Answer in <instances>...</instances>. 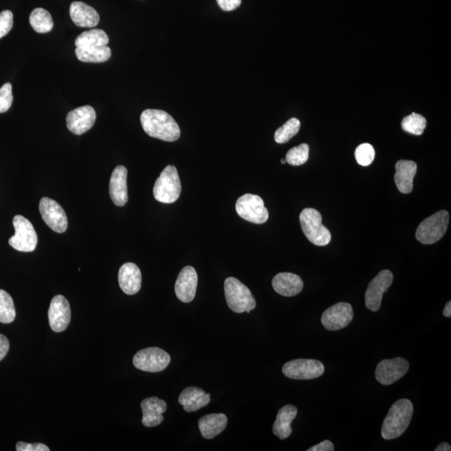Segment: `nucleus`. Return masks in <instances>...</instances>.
Returning a JSON list of instances; mask_svg holds the SVG:
<instances>
[{
    "label": "nucleus",
    "mask_w": 451,
    "mask_h": 451,
    "mask_svg": "<svg viewBox=\"0 0 451 451\" xmlns=\"http://www.w3.org/2000/svg\"><path fill=\"white\" fill-rule=\"evenodd\" d=\"M141 123L144 132L148 136L173 142L181 136L179 125L169 113L164 110L148 109L141 115Z\"/></svg>",
    "instance_id": "1"
},
{
    "label": "nucleus",
    "mask_w": 451,
    "mask_h": 451,
    "mask_svg": "<svg viewBox=\"0 0 451 451\" xmlns=\"http://www.w3.org/2000/svg\"><path fill=\"white\" fill-rule=\"evenodd\" d=\"M413 406L406 399L395 402L386 416L383 422L381 435L384 440H390L401 436L411 424Z\"/></svg>",
    "instance_id": "2"
},
{
    "label": "nucleus",
    "mask_w": 451,
    "mask_h": 451,
    "mask_svg": "<svg viewBox=\"0 0 451 451\" xmlns=\"http://www.w3.org/2000/svg\"><path fill=\"white\" fill-rule=\"evenodd\" d=\"M227 305L234 313H250L256 308V300L249 288L235 278H227L224 282Z\"/></svg>",
    "instance_id": "3"
},
{
    "label": "nucleus",
    "mask_w": 451,
    "mask_h": 451,
    "mask_svg": "<svg viewBox=\"0 0 451 451\" xmlns=\"http://www.w3.org/2000/svg\"><path fill=\"white\" fill-rule=\"evenodd\" d=\"M300 224L307 239L316 246H326L331 241L330 232L322 224V216L314 208H305L301 212Z\"/></svg>",
    "instance_id": "4"
},
{
    "label": "nucleus",
    "mask_w": 451,
    "mask_h": 451,
    "mask_svg": "<svg viewBox=\"0 0 451 451\" xmlns=\"http://www.w3.org/2000/svg\"><path fill=\"white\" fill-rule=\"evenodd\" d=\"M181 192V185L178 170L174 166H167L156 179L153 188L155 199L161 203H173L179 198Z\"/></svg>",
    "instance_id": "5"
},
{
    "label": "nucleus",
    "mask_w": 451,
    "mask_h": 451,
    "mask_svg": "<svg viewBox=\"0 0 451 451\" xmlns=\"http://www.w3.org/2000/svg\"><path fill=\"white\" fill-rule=\"evenodd\" d=\"M449 217L448 212L440 211L426 218L418 227L416 239L426 245L437 243L443 238L447 231Z\"/></svg>",
    "instance_id": "6"
},
{
    "label": "nucleus",
    "mask_w": 451,
    "mask_h": 451,
    "mask_svg": "<svg viewBox=\"0 0 451 451\" xmlns=\"http://www.w3.org/2000/svg\"><path fill=\"white\" fill-rule=\"evenodd\" d=\"M13 225L16 234L9 239V245L20 252H33L38 244V236L32 223L25 217L17 215L13 217Z\"/></svg>",
    "instance_id": "7"
},
{
    "label": "nucleus",
    "mask_w": 451,
    "mask_h": 451,
    "mask_svg": "<svg viewBox=\"0 0 451 451\" xmlns=\"http://www.w3.org/2000/svg\"><path fill=\"white\" fill-rule=\"evenodd\" d=\"M236 211L243 219L254 224H263L269 217L263 200L258 195L245 194L239 198L236 203Z\"/></svg>",
    "instance_id": "8"
},
{
    "label": "nucleus",
    "mask_w": 451,
    "mask_h": 451,
    "mask_svg": "<svg viewBox=\"0 0 451 451\" xmlns=\"http://www.w3.org/2000/svg\"><path fill=\"white\" fill-rule=\"evenodd\" d=\"M171 357L160 348H144L137 353L133 358V365L137 369L150 373H158L167 368Z\"/></svg>",
    "instance_id": "9"
},
{
    "label": "nucleus",
    "mask_w": 451,
    "mask_h": 451,
    "mask_svg": "<svg viewBox=\"0 0 451 451\" xmlns=\"http://www.w3.org/2000/svg\"><path fill=\"white\" fill-rule=\"evenodd\" d=\"M282 373L292 379H314L323 375L324 365L323 362L316 360H295L286 362L283 366Z\"/></svg>",
    "instance_id": "10"
},
{
    "label": "nucleus",
    "mask_w": 451,
    "mask_h": 451,
    "mask_svg": "<svg viewBox=\"0 0 451 451\" xmlns=\"http://www.w3.org/2000/svg\"><path fill=\"white\" fill-rule=\"evenodd\" d=\"M39 210L42 219L51 229L57 234H63L67 230L68 218L66 212L54 200L43 198L40 200Z\"/></svg>",
    "instance_id": "11"
},
{
    "label": "nucleus",
    "mask_w": 451,
    "mask_h": 451,
    "mask_svg": "<svg viewBox=\"0 0 451 451\" xmlns=\"http://www.w3.org/2000/svg\"><path fill=\"white\" fill-rule=\"evenodd\" d=\"M410 369V364L404 358L384 360L379 362L375 370V378L382 385H392L401 379Z\"/></svg>",
    "instance_id": "12"
},
{
    "label": "nucleus",
    "mask_w": 451,
    "mask_h": 451,
    "mask_svg": "<svg viewBox=\"0 0 451 451\" xmlns=\"http://www.w3.org/2000/svg\"><path fill=\"white\" fill-rule=\"evenodd\" d=\"M393 273L389 270L379 273L373 280L370 282L365 292L366 308L377 312L382 304L383 295L393 282Z\"/></svg>",
    "instance_id": "13"
},
{
    "label": "nucleus",
    "mask_w": 451,
    "mask_h": 451,
    "mask_svg": "<svg viewBox=\"0 0 451 451\" xmlns=\"http://www.w3.org/2000/svg\"><path fill=\"white\" fill-rule=\"evenodd\" d=\"M353 319L352 306L348 303H338L324 311L321 322L330 331H337L347 327Z\"/></svg>",
    "instance_id": "14"
},
{
    "label": "nucleus",
    "mask_w": 451,
    "mask_h": 451,
    "mask_svg": "<svg viewBox=\"0 0 451 451\" xmlns=\"http://www.w3.org/2000/svg\"><path fill=\"white\" fill-rule=\"evenodd\" d=\"M49 323L54 332L62 333L66 330L72 319V310L68 300L62 295L53 297L50 305Z\"/></svg>",
    "instance_id": "15"
},
{
    "label": "nucleus",
    "mask_w": 451,
    "mask_h": 451,
    "mask_svg": "<svg viewBox=\"0 0 451 451\" xmlns=\"http://www.w3.org/2000/svg\"><path fill=\"white\" fill-rule=\"evenodd\" d=\"M96 120V114L94 108L91 105H85L69 113L67 125L69 131L77 136H81L92 128Z\"/></svg>",
    "instance_id": "16"
},
{
    "label": "nucleus",
    "mask_w": 451,
    "mask_h": 451,
    "mask_svg": "<svg viewBox=\"0 0 451 451\" xmlns=\"http://www.w3.org/2000/svg\"><path fill=\"white\" fill-rule=\"evenodd\" d=\"M198 273L190 266L185 267L179 273L175 285L176 295L183 303H190L196 296Z\"/></svg>",
    "instance_id": "17"
},
{
    "label": "nucleus",
    "mask_w": 451,
    "mask_h": 451,
    "mask_svg": "<svg viewBox=\"0 0 451 451\" xmlns=\"http://www.w3.org/2000/svg\"><path fill=\"white\" fill-rule=\"evenodd\" d=\"M127 169L116 166L110 181V196L115 205L123 207L128 202Z\"/></svg>",
    "instance_id": "18"
},
{
    "label": "nucleus",
    "mask_w": 451,
    "mask_h": 451,
    "mask_svg": "<svg viewBox=\"0 0 451 451\" xmlns=\"http://www.w3.org/2000/svg\"><path fill=\"white\" fill-rule=\"evenodd\" d=\"M118 282L125 295H137L142 287L141 270L133 263H125L120 268Z\"/></svg>",
    "instance_id": "19"
},
{
    "label": "nucleus",
    "mask_w": 451,
    "mask_h": 451,
    "mask_svg": "<svg viewBox=\"0 0 451 451\" xmlns=\"http://www.w3.org/2000/svg\"><path fill=\"white\" fill-rule=\"evenodd\" d=\"M143 413L142 424L146 427H155L164 421V413L166 411V403L157 397L144 399L142 402Z\"/></svg>",
    "instance_id": "20"
},
{
    "label": "nucleus",
    "mask_w": 451,
    "mask_h": 451,
    "mask_svg": "<svg viewBox=\"0 0 451 451\" xmlns=\"http://www.w3.org/2000/svg\"><path fill=\"white\" fill-rule=\"evenodd\" d=\"M273 290L278 295L285 297H295L299 295L304 288V282L297 274L281 273L277 274L272 281Z\"/></svg>",
    "instance_id": "21"
},
{
    "label": "nucleus",
    "mask_w": 451,
    "mask_h": 451,
    "mask_svg": "<svg viewBox=\"0 0 451 451\" xmlns=\"http://www.w3.org/2000/svg\"><path fill=\"white\" fill-rule=\"evenodd\" d=\"M69 15L79 27L93 28L100 22V16L96 9L83 2H73L69 7Z\"/></svg>",
    "instance_id": "22"
},
{
    "label": "nucleus",
    "mask_w": 451,
    "mask_h": 451,
    "mask_svg": "<svg viewBox=\"0 0 451 451\" xmlns=\"http://www.w3.org/2000/svg\"><path fill=\"white\" fill-rule=\"evenodd\" d=\"M396 173L394 175L395 184L403 194H410L413 190V181L417 171V164L415 161L401 160L395 166Z\"/></svg>",
    "instance_id": "23"
},
{
    "label": "nucleus",
    "mask_w": 451,
    "mask_h": 451,
    "mask_svg": "<svg viewBox=\"0 0 451 451\" xmlns=\"http://www.w3.org/2000/svg\"><path fill=\"white\" fill-rule=\"evenodd\" d=\"M178 401L183 406L185 411L195 412L210 403L211 395L206 394L202 389L188 387L181 393Z\"/></svg>",
    "instance_id": "24"
},
{
    "label": "nucleus",
    "mask_w": 451,
    "mask_h": 451,
    "mask_svg": "<svg viewBox=\"0 0 451 451\" xmlns=\"http://www.w3.org/2000/svg\"><path fill=\"white\" fill-rule=\"evenodd\" d=\"M297 409L292 404L283 406L277 415L276 421L273 426V434L280 440L288 438L292 434V422L297 416Z\"/></svg>",
    "instance_id": "25"
},
{
    "label": "nucleus",
    "mask_w": 451,
    "mask_h": 451,
    "mask_svg": "<svg viewBox=\"0 0 451 451\" xmlns=\"http://www.w3.org/2000/svg\"><path fill=\"white\" fill-rule=\"evenodd\" d=\"M227 418L224 413H210L198 421L199 430L203 438L213 439L226 429Z\"/></svg>",
    "instance_id": "26"
},
{
    "label": "nucleus",
    "mask_w": 451,
    "mask_h": 451,
    "mask_svg": "<svg viewBox=\"0 0 451 451\" xmlns=\"http://www.w3.org/2000/svg\"><path fill=\"white\" fill-rule=\"evenodd\" d=\"M76 55L79 60L86 63H102L110 59V48L107 45L90 46V47H78Z\"/></svg>",
    "instance_id": "27"
},
{
    "label": "nucleus",
    "mask_w": 451,
    "mask_h": 451,
    "mask_svg": "<svg viewBox=\"0 0 451 451\" xmlns=\"http://www.w3.org/2000/svg\"><path fill=\"white\" fill-rule=\"evenodd\" d=\"M109 43V37L102 30L95 29L86 32L79 35L76 40V46L78 47H90V46H104Z\"/></svg>",
    "instance_id": "28"
},
{
    "label": "nucleus",
    "mask_w": 451,
    "mask_h": 451,
    "mask_svg": "<svg viewBox=\"0 0 451 451\" xmlns=\"http://www.w3.org/2000/svg\"><path fill=\"white\" fill-rule=\"evenodd\" d=\"M30 23L37 33L45 34L52 30L54 22L50 13L45 8L34 9L30 13Z\"/></svg>",
    "instance_id": "29"
},
{
    "label": "nucleus",
    "mask_w": 451,
    "mask_h": 451,
    "mask_svg": "<svg viewBox=\"0 0 451 451\" xmlns=\"http://www.w3.org/2000/svg\"><path fill=\"white\" fill-rule=\"evenodd\" d=\"M16 311L12 297L0 290V323L11 324L15 320Z\"/></svg>",
    "instance_id": "30"
},
{
    "label": "nucleus",
    "mask_w": 451,
    "mask_h": 451,
    "mask_svg": "<svg viewBox=\"0 0 451 451\" xmlns=\"http://www.w3.org/2000/svg\"><path fill=\"white\" fill-rule=\"evenodd\" d=\"M427 122L424 116L412 113L404 118L401 122V127L404 132L421 136L424 133Z\"/></svg>",
    "instance_id": "31"
},
{
    "label": "nucleus",
    "mask_w": 451,
    "mask_h": 451,
    "mask_svg": "<svg viewBox=\"0 0 451 451\" xmlns=\"http://www.w3.org/2000/svg\"><path fill=\"white\" fill-rule=\"evenodd\" d=\"M301 127L299 120L292 118L278 128L274 135V139L278 144H285L299 133Z\"/></svg>",
    "instance_id": "32"
},
{
    "label": "nucleus",
    "mask_w": 451,
    "mask_h": 451,
    "mask_svg": "<svg viewBox=\"0 0 451 451\" xmlns=\"http://www.w3.org/2000/svg\"><path fill=\"white\" fill-rule=\"evenodd\" d=\"M309 147L304 143L288 151L285 160L288 164L297 166L305 164L309 160Z\"/></svg>",
    "instance_id": "33"
},
{
    "label": "nucleus",
    "mask_w": 451,
    "mask_h": 451,
    "mask_svg": "<svg viewBox=\"0 0 451 451\" xmlns=\"http://www.w3.org/2000/svg\"><path fill=\"white\" fill-rule=\"evenodd\" d=\"M355 155L358 164L362 166H368L375 160V148L369 143L361 144L356 148Z\"/></svg>",
    "instance_id": "34"
},
{
    "label": "nucleus",
    "mask_w": 451,
    "mask_h": 451,
    "mask_svg": "<svg viewBox=\"0 0 451 451\" xmlns=\"http://www.w3.org/2000/svg\"><path fill=\"white\" fill-rule=\"evenodd\" d=\"M12 86L11 83L4 84L0 88V113H6L13 103Z\"/></svg>",
    "instance_id": "35"
},
{
    "label": "nucleus",
    "mask_w": 451,
    "mask_h": 451,
    "mask_svg": "<svg viewBox=\"0 0 451 451\" xmlns=\"http://www.w3.org/2000/svg\"><path fill=\"white\" fill-rule=\"evenodd\" d=\"M13 24V13L9 11H4L0 13V39L8 34L12 30Z\"/></svg>",
    "instance_id": "36"
},
{
    "label": "nucleus",
    "mask_w": 451,
    "mask_h": 451,
    "mask_svg": "<svg viewBox=\"0 0 451 451\" xmlns=\"http://www.w3.org/2000/svg\"><path fill=\"white\" fill-rule=\"evenodd\" d=\"M17 451H50L47 445L40 443L28 444L25 443H18L16 445Z\"/></svg>",
    "instance_id": "37"
},
{
    "label": "nucleus",
    "mask_w": 451,
    "mask_h": 451,
    "mask_svg": "<svg viewBox=\"0 0 451 451\" xmlns=\"http://www.w3.org/2000/svg\"><path fill=\"white\" fill-rule=\"evenodd\" d=\"M218 6L223 11H234L241 4V0H217Z\"/></svg>",
    "instance_id": "38"
},
{
    "label": "nucleus",
    "mask_w": 451,
    "mask_h": 451,
    "mask_svg": "<svg viewBox=\"0 0 451 451\" xmlns=\"http://www.w3.org/2000/svg\"><path fill=\"white\" fill-rule=\"evenodd\" d=\"M9 350V341L8 339L0 334V361L4 359V357L7 355Z\"/></svg>",
    "instance_id": "39"
},
{
    "label": "nucleus",
    "mask_w": 451,
    "mask_h": 451,
    "mask_svg": "<svg viewBox=\"0 0 451 451\" xmlns=\"http://www.w3.org/2000/svg\"><path fill=\"white\" fill-rule=\"evenodd\" d=\"M334 445L330 440H324L317 445L313 446L308 451H333Z\"/></svg>",
    "instance_id": "40"
},
{
    "label": "nucleus",
    "mask_w": 451,
    "mask_h": 451,
    "mask_svg": "<svg viewBox=\"0 0 451 451\" xmlns=\"http://www.w3.org/2000/svg\"><path fill=\"white\" fill-rule=\"evenodd\" d=\"M435 451H450L451 446L447 443H443L437 446V448L435 450Z\"/></svg>",
    "instance_id": "41"
},
{
    "label": "nucleus",
    "mask_w": 451,
    "mask_h": 451,
    "mask_svg": "<svg viewBox=\"0 0 451 451\" xmlns=\"http://www.w3.org/2000/svg\"><path fill=\"white\" fill-rule=\"evenodd\" d=\"M443 315L446 318L451 317V302L450 301H449L448 303L445 304V307L443 311Z\"/></svg>",
    "instance_id": "42"
},
{
    "label": "nucleus",
    "mask_w": 451,
    "mask_h": 451,
    "mask_svg": "<svg viewBox=\"0 0 451 451\" xmlns=\"http://www.w3.org/2000/svg\"><path fill=\"white\" fill-rule=\"evenodd\" d=\"M282 164H286V160L285 159H282L281 161Z\"/></svg>",
    "instance_id": "43"
}]
</instances>
